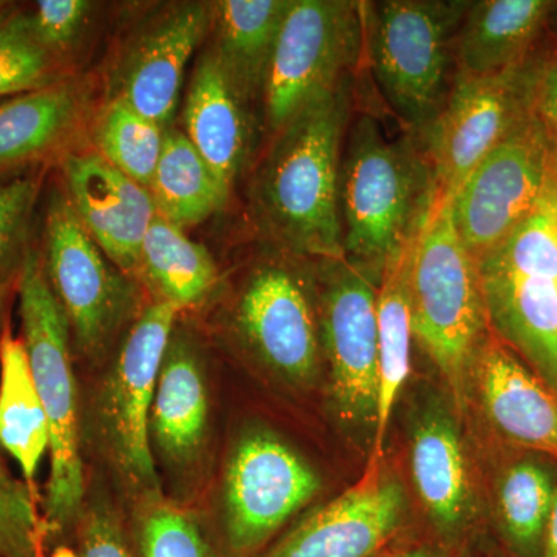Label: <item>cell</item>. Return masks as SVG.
<instances>
[{"label": "cell", "instance_id": "cell-31", "mask_svg": "<svg viewBox=\"0 0 557 557\" xmlns=\"http://www.w3.org/2000/svg\"><path fill=\"white\" fill-rule=\"evenodd\" d=\"M72 75L76 73L61 65L36 40L25 7L9 2L0 11V101L42 89Z\"/></svg>", "mask_w": 557, "mask_h": 557}, {"label": "cell", "instance_id": "cell-2", "mask_svg": "<svg viewBox=\"0 0 557 557\" xmlns=\"http://www.w3.org/2000/svg\"><path fill=\"white\" fill-rule=\"evenodd\" d=\"M435 199L420 139L391 138L375 116H358L341 161L344 259L380 282L388 263L417 240Z\"/></svg>", "mask_w": 557, "mask_h": 557}, {"label": "cell", "instance_id": "cell-14", "mask_svg": "<svg viewBox=\"0 0 557 557\" xmlns=\"http://www.w3.org/2000/svg\"><path fill=\"white\" fill-rule=\"evenodd\" d=\"M528 65L491 76L456 72L442 112L421 135L438 197H453L472 171L525 119Z\"/></svg>", "mask_w": 557, "mask_h": 557}, {"label": "cell", "instance_id": "cell-1", "mask_svg": "<svg viewBox=\"0 0 557 557\" xmlns=\"http://www.w3.org/2000/svg\"><path fill=\"white\" fill-rule=\"evenodd\" d=\"M351 84L306 106L271 135L249 189L252 219L271 248L298 259H343L339 185Z\"/></svg>", "mask_w": 557, "mask_h": 557}, {"label": "cell", "instance_id": "cell-38", "mask_svg": "<svg viewBox=\"0 0 557 557\" xmlns=\"http://www.w3.org/2000/svg\"><path fill=\"white\" fill-rule=\"evenodd\" d=\"M541 557H557V485L552 509H549Z\"/></svg>", "mask_w": 557, "mask_h": 557}, {"label": "cell", "instance_id": "cell-22", "mask_svg": "<svg viewBox=\"0 0 557 557\" xmlns=\"http://www.w3.org/2000/svg\"><path fill=\"white\" fill-rule=\"evenodd\" d=\"M410 471L418 497L434 525L454 534L475 511V493L463 440L442 408L418 418L410 442Z\"/></svg>", "mask_w": 557, "mask_h": 557}, {"label": "cell", "instance_id": "cell-16", "mask_svg": "<svg viewBox=\"0 0 557 557\" xmlns=\"http://www.w3.org/2000/svg\"><path fill=\"white\" fill-rule=\"evenodd\" d=\"M100 102L98 81L86 73L0 101V180L51 170L90 146Z\"/></svg>", "mask_w": 557, "mask_h": 557}, {"label": "cell", "instance_id": "cell-18", "mask_svg": "<svg viewBox=\"0 0 557 557\" xmlns=\"http://www.w3.org/2000/svg\"><path fill=\"white\" fill-rule=\"evenodd\" d=\"M57 171L81 226L113 265L138 282L143 242L157 215L149 189L90 146L69 153Z\"/></svg>", "mask_w": 557, "mask_h": 557}, {"label": "cell", "instance_id": "cell-20", "mask_svg": "<svg viewBox=\"0 0 557 557\" xmlns=\"http://www.w3.org/2000/svg\"><path fill=\"white\" fill-rule=\"evenodd\" d=\"M249 108L214 51L205 47L186 91L183 132L231 189L251 149Z\"/></svg>", "mask_w": 557, "mask_h": 557}, {"label": "cell", "instance_id": "cell-7", "mask_svg": "<svg viewBox=\"0 0 557 557\" xmlns=\"http://www.w3.org/2000/svg\"><path fill=\"white\" fill-rule=\"evenodd\" d=\"M51 183L38 239L44 270L67 319L72 346L100 362L145 307L139 287L110 262L76 219L60 180Z\"/></svg>", "mask_w": 557, "mask_h": 557}, {"label": "cell", "instance_id": "cell-36", "mask_svg": "<svg viewBox=\"0 0 557 557\" xmlns=\"http://www.w3.org/2000/svg\"><path fill=\"white\" fill-rule=\"evenodd\" d=\"M75 528V557H135L119 515L108 504L83 508Z\"/></svg>", "mask_w": 557, "mask_h": 557}, {"label": "cell", "instance_id": "cell-32", "mask_svg": "<svg viewBox=\"0 0 557 557\" xmlns=\"http://www.w3.org/2000/svg\"><path fill=\"white\" fill-rule=\"evenodd\" d=\"M49 171L0 180V285L20 284L36 242V211Z\"/></svg>", "mask_w": 557, "mask_h": 557}, {"label": "cell", "instance_id": "cell-29", "mask_svg": "<svg viewBox=\"0 0 557 557\" xmlns=\"http://www.w3.org/2000/svg\"><path fill=\"white\" fill-rule=\"evenodd\" d=\"M556 460L530 453L507 465L497 480L502 533L519 557H541L557 485Z\"/></svg>", "mask_w": 557, "mask_h": 557}, {"label": "cell", "instance_id": "cell-33", "mask_svg": "<svg viewBox=\"0 0 557 557\" xmlns=\"http://www.w3.org/2000/svg\"><path fill=\"white\" fill-rule=\"evenodd\" d=\"M33 35L61 65L76 70V58L90 32L97 3L90 0H39L25 7Z\"/></svg>", "mask_w": 557, "mask_h": 557}, {"label": "cell", "instance_id": "cell-9", "mask_svg": "<svg viewBox=\"0 0 557 557\" xmlns=\"http://www.w3.org/2000/svg\"><path fill=\"white\" fill-rule=\"evenodd\" d=\"M182 310L168 302L143 309L120 341L100 395L102 438L127 485L145 498L160 496L149 418L164 351Z\"/></svg>", "mask_w": 557, "mask_h": 557}, {"label": "cell", "instance_id": "cell-15", "mask_svg": "<svg viewBox=\"0 0 557 557\" xmlns=\"http://www.w3.org/2000/svg\"><path fill=\"white\" fill-rule=\"evenodd\" d=\"M209 2L161 7L121 44L108 69L104 97H120L146 119L170 129L190 58L207 42Z\"/></svg>", "mask_w": 557, "mask_h": 557}, {"label": "cell", "instance_id": "cell-39", "mask_svg": "<svg viewBox=\"0 0 557 557\" xmlns=\"http://www.w3.org/2000/svg\"><path fill=\"white\" fill-rule=\"evenodd\" d=\"M14 293H17V284L0 285V335H2V330L7 324V307H9L11 296H13ZM0 468H3L2 461H0Z\"/></svg>", "mask_w": 557, "mask_h": 557}, {"label": "cell", "instance_id": "cell-34", "mask_svg": "<svg viewBox=\"0 0 557 557\" xmlns=\"http://www.w3.org/2000/svg\"><path fill=\"white\" fill-rule=\"evenodd\" d=\"M138 541L139 557H218L199 523L161 497L146 502Z\"/></svg>", "mask_w": 557, "mask_h": 557}, {"label": "cell", "instance_id": "cell-41", "mask_svg": "<svg viewBox=\"0 0 557 557\" xmlns=\"http://www.w3.org/2000/svg\"><path fill=\"white\" fill-rule=\"evenodd\" d=\"M7 5H9V2H3V0H0V11L5 9Z\"/></svg>", "mask_w": 557, "mask_h": 557}, {"label": "cell", "instance_id": "cell-19", "mask_svg": "<svg viewBox=\"0 0 557 557\" xmlns=\"http://www.w3.org/2000/svg\"><path fill=\"white\" fill-rule=\"evenodd\" d=\"M471 383L505 442L557 461V391L493 332L475 354Z\"/></svg>", "mask_w": 557, "mask_h": 557}, {"label": "cell", "instance_id": "cell-37", "mask_svg": "<svg viewBox=\"0 0 557 557\" xmlns=\"http://www.w3.org/2000/svg\"><path fill=\"white\" fill-rule=\"evenodd\" d=\"M528 109L557 153V50L527 69Z\"/></svg>", "mask_w": 557, "mask_h": 557}, {"label": "cell", "instance_id": "cell-4", "mask_svg": "<svg viewBox=\"0 0 557 557\" xmlns=\"http://www.w3.org/2000/svg\"><path fill=\"white\" fill-rule=\"evenodd\" d=\"M487 325L557 391V175L511 234L478 260Z\"/></svg>", "mask_w": 557, "mask_h": 557}, {"label": "cell", "instance_id": "cell-27", "mask_svg": "<svg viewBox=\"0 0 557 557\" xmlns=\"http://www.w3.org/2000/svg\"><path fill=\"white\" fill-rule=\"evenodd\" d=\"M416 244V242H413ZM392 260L376 287V325H379L380 395L370 460H381L387 428L399 394L410 375L412 361V319H410L408 274L410 251Z\"/></svg>", "mask_w": 557, "mask_h": 557}, {"label": "cell", "instance_id": "cell-12", "mask_svg": "<svg viewBox=\"0 0 557 557\" xmlns=\"http://www.w3.org/2000/svg\"><path fill=\"white\" fill-rule=\"evenodd\" d=\"M319 490L318 472L284 440L262 429L242 435L223 479V533L231 557L258 553Z\"/></svg>", "mask_w": 557, "mask_h": 557}, {"label": "cell", "instance_id": "cell-3", "mask_svg": "<svg viewBox=\"0 0 557 557\" xmlns=\"http://www.w3.org/2000/svg\"><path fill=\"white\" fill-rule=\"evenodd\" d=\"M413 341L448 387L457 412L468 405L472 364L491 332L478 270L454 222L450 197H438L410 251Z\"/></svg>", "mask_w": 557, "mask_h": 557}, {"label": "cell", "instance_id": "cell-6", "mask_svg": "<svg viewBox=\"0 0 557 557\" xmlns=\"http://www.w3.org/2000/svg\"><path fill=\"white\" fill-rule=\"evenodd\" d=\"M22 341L50 434V475L44 500V527L53 534L75 528L84 500L78 394L72 366L67 319L44 270L38 239L17 284Z\"/></svg>", "mask_w": 557, "mask_h": 557}, {"label": "cell", "instance_id": "cell-21", "mask_svg": "<svg viewBox=\"0 0 557 557\" xmlns=\"http://www.w3.org/2000/svg\"><path fill=\"white\" fill-rule=\"evenodd\" d=\"M209 399L199 347L175 325L149 418L150 446L171 467L185 468L201 456L208 437Z\"/></svg>", "mask_w": 557, "mask_h": 557}, {"label": "cell", "instance_id": "cell-42", "mask_svg": "<svg viewBox=\"0 0 557 557\" xmlns=\"http://www.w3.org/2000/svg\"><path fill=\"white\" fill-rule=\"evenodd\" d=\"M555 171H556V175H557V153L555 152Z\"/></svg>", "mask_w": 557, "mask_h": 557}, {"label": "cell", "instance_id": "cell-26", "mask_svg": "<svg viewBox=\"0 0 557 557\" xmlns=\"http://www.w3.org/2000/svg\"><path fill=\"white\" fill-rule=\"evenodd\" d=\"M49 446V421L27 348L5 324L0 335V448L17 461L33 494L40 460Z\"/></svg>", "mask_w": 557, "mask_h": 557}, {"label": "cell", "instance_id": "cell-23", "mask_svg": "<svg viewBox=\"0 0 557 557\" xmlns=\"http://www.w3.org/2000/svg\"><path fill=\"white\" fill-rule=\"evenodd\" d=\"M555 2L480 0L471 2L457 35V70L491 76L522 67Z\"/></svg>", "mask_w": 557, "mask_h": 557}, {"label": "cell", "instance_id": "cell-11", "mask_svg": "<svg viewBox=\"0 0 557 557\" xmlns=\"http://www.w3.org/2000/svg\"><path fill=\"white\" fill-rule=\"evenodd\" d=\"M319 329L330 364L336 417L351 428H373L379 412V282L346 259L318 260Z\"/></svg>", "mask_w": 557, "mask_h": 557}, {"label": "cell", "instance_id": "cell-24", "mask_svg": "<svg viewBox=\"0 0 557 557\" xmlns=\"http://www.w3.org/2000/svg\"><path fill=\"white\" fill-rule=\"evenodd\" d=\"M292 0H215L209 2V49L245 100H262L278 33Z\"/></svg>", "mask_w": 557, "mask_h": 557}, {"label": "cell", "instance_id": "cell-5", "mask_svg": "<svg viewBox=\"0 0 557 557\" xmlns=\"http://www.w3.org/2000/svg\"><path fill=\"white\" fill-rule=\"evenodd\" d=\"M469 5L463 0L364 2V54L373 78L417 138L448 100L457 35Z\"/></svg>", "mask_w": 557, "mask_h": 557}, {"label": "cell", "instance_id": "cell-10", "mask_svg": "<svg viewBox=\"0 0 557 557\" xmlns=\"http://www.w3.org/2000/svg\"><path fill=\"white\" fill-rule=\"evenodd\" d=\"M299 260L274 249V256L256 263L231 304L228 325L271 372L293 386H307L318 373L321 329Z\"/></svg>", "mask_w": 557, "mask_h": 557}, {"label": "cell", "instance_id": "cell-30", "mask_svg": "<svg viewBox=\"0 0 557 557\" xmlns=\"http://www.w3.org/2000/svg\"><path fill=\"white\" fill-rule=\"evenodd\" d=\"M166 129L120 97H102L90 127V148L149 189L163 152Z\"/></svg>", "mask_w": 557, "mask_h": 557}, {"label": "cell", "instance_id": "cell-28", "mask_svg": "<svg viewBox=\"0 0 557 557\" xmlns=\"http://www.w3.org/2000/svg\"><path fill=\"white\" fill-rule=\"evenodd\" d=\"M149 193L157 214L186 230L223 211L233 189L209 166L185 132L172 126L164 135Z\"/></svg>", "mask_w": 557, "mask_h": 557}, {"label": "cell", "instance_id": "cell-13", "mask_svg": "<svg viewBox=\"0 0 557 557\" xmlns=\"http://www.w3.org/2000/svg\"><path fill=\"white\" fill-rule=\"evenodd\" d=\"M553 164L555 150L528 113L450 197L458 234L475 260L507 239L533 211Z\"/></svg>", "mask_w": 557, "mask_h": 557}, {"label": "cell", "instance_id": "cell-17", "mask_svg": "<svg viewBox=\"0 0 557 557\" xmlns=\"http://www.w3.org/2000/svg\"><path fill=\"white\" fill-rule=\"evenodd\" d=\"M405 490L381 460L313 512L263 557H375L401 527Z\"/></svg>", "mask_w": 557, "mask_h": 557}, {"label": "cell", "instance_id": "cell-40", "mask_svg": "<svg viewBox=\"0 0 557 557\" xmlns=\"http://www.w3.org/2000/svg\"><path fill=\"white\" fill-rule=\"evenodd\" d=\"M380 557H434L424 548H403Z\"/></svg>", "mask_w": 557, "mask_h": 557}, {"label": "cell", "instance_id": "cell-35", "mask_svg": "<svg viewBox=\"0 0 557 557\" xmlns=\"http://www.w3.org/2000/svg\"><path fill=\"white\" fill-rule=\"evenodd\" d=\"M44 533L35 494L0 468V557H44Z\"/></svg>", "mask_w": 557, "mask_h": 557}, {"label": "cell", "instance_id": "cell-8", "mask_svg": "<svg viewBox=\"0 0 557 557\" xmlns=\"http://www.w3.org/2000/svg\"><path fill=\"white\" fill-rule=\"evenodd\" d=\"M364 57V2L292 0L262 94L276 134L311 101L336 89Z\"/></svg>", "mask_w": 557, "mask_h": 557}, {"label": "cell", "instance_id": "cell-25", "mask_svg": "<svg viewBox=\"0 0 557 557\" xmlns=\"http://www.w3.org/2000/svg\"><path fill=\"white\" fill-rule=\"evenodd\" d=\"M138 282L152 300L186 310L218 288L220 273L211 251L185 230L156 215L143 242Z\"/></svg>", "mask_w": 557, "mask_h": 557}]
</instances>
